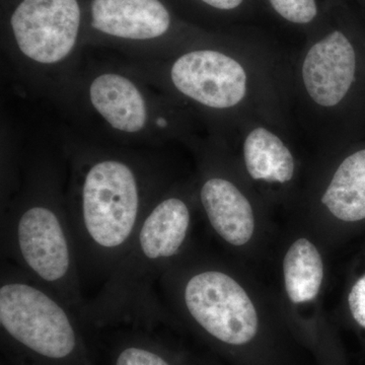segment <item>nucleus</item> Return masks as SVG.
Wrapping results in <instances>:
<instances>
[{
    "label": "nucleus",
    "instance_id": "2",
    "mask_svg": "<svg viewBox=\"0 0 365 365\" xmlns=\"http://www.w3.org/2000/svg\"><path fill=\"white\" fill-rule=\"evenodd\" d=\"M196 199L170 190L150 206L116 267L79 319L93 328L146 327L169 319L158 294L167 269L192 246Z\"/></svg>",
    "mask_w": 365,
    "mask_h": 365
},
{
    "label": "nucleus",
    "instance_id": "10",
    "mask_svg": "<svg viewBox=\"0 0 365 365\" xmlns=\"http://www.w3.org/2000/svg\"><path fill=\"white\" fill-rule=\"evenodd\" d=\"M14 39L24 56L43 66L63 61L78 41V0H23L11 16Z\"/></svg>",
    "mask_w": 365,
    "mask_h": 365
},
{
    "label": "nucleus",
    "instance_id": "14",
    "mask_svg": "<svg viewBox=\"0 0 365 365\" xmlns=\"http://www.w3.org/2000/svg\"><path fill=\"white\" fill-rule=\"evenodd\" d=\"M93 109L115 130L126 134L143 131L148 122V109L138 86L122 74H100L88 90Z\"/></svg>",
    "mask_w": 365,
    "mask_h": 365
},
{
    "label": "nucleus",
    "instance_id": "16",
    "mask_svg": "<svg viewBox=\"0 0 365 365\" xmlns=\"http://www.w3.org/2000/svg\"><path fill=\"white\" fill-rule=\"evenodd\" d=\"M342 312L346 321L365 344V261L355 266L346 284Z\"/></svg>",
    "mask_w": 365,
    "mask_h": 365
},
{
    "label": "nucleus",
    "instance_id": "13",
    "mask_svg": "<svg viewBox=\"0 0 365 365\" xmlns=\"http://www.w3.org/2000/svg\"><path fill=\"white\" fill-rule=\"evenodd\" d=\"M91 26L127 40H151L169 31L170 16L160 0H93Z\"/></svg>",
    "mask_w": 365,
    "mask_h": 365
},
{
    "label": "nucleus",
    "instance_id": "1",
    "mask_svg": "<svg viewBox=\"0 0 365 365\" xmlns=\"http://www.w3.org/2000/svg\"><path fill=\"white\" fill-rule=\"evenodd\" d=\"M245 268L230 256L192 245L160 278L163 304L230 364L294 365L297 341L275 295Z\"/></svg>",
    "mask_w": 365,
    "mask_h": 365
},
{
    "label": "nucleus",
    "instance_id": "6",
    "mask_svg": "<svg viewBox=\"0 0 365 365\" xmlns=\"http://www.w3.org/2000/svg\"><path fill=\"white\" fill-rule=\"evenodd\" d=\"M327 252L306 225L295 230L280 251L275 297L292 337L317 365H346L344 349L325 307Z\"/></svg>",
    "mask_w": 365,
    "mask_h": 365
},
{
    "label": "nucleus",
    "instance_id": "8",
    "mask_svg": "<svg viewBox=\"0 0 365 365\" xmlns=\"http://www.w3.org/2000/svg\"><path fill=\"white\" fill-rule=\"evenodd\" d=\"M365 222V148L327 165L309 194L304 225L330 249Z\"/></svg>",
    "mask_w": 365,
    "mask_h": 365
},
{
    "label": "nucleus",
    "instance_id": "18",
    "mask_svg": "<svg viewBox=\"0 0 365 365\" xmlns=\"http://www.w3.org/2000/svg\"><path fill=\"white\" fill-rule=\"evenodd\" d=\"M206 6L222 11H232L244 6L247 0H200Z\"/></svg>",
    "mask_w": 365,
    "mask_h": 365
},
{
    "label": "nucleus",
    "instance_id": "5",
    "mask_svg": "<svg viewBox=\"0 0 365 365\" xmlns=\"http://www.w3.org/2000/svg\"><path fill=\"white\" fill-rule=\"evenodd\" d=\"M78 314L14 264L0 281V328L19 365H93Z\"/></svg>",
    "mask_w": 365,
    "mask_h": 365
},
{
    "label": "nucleus",
    "instance_id": "9",
    "mask_svg": "<svg viewBox=\"0 0 365 365\" xmlns=\"http://www.w3.org/2000/svg\"><path fill=\"white\" fill-rule=\"evenodd\" d=\"M173 86L192 102L213 111H230L251 97L253 76L241 59L215 49L178 57L170 69Z\"/></svg>",
    "mask_w": 365,
    "mask_h": 365
},
{
    "label": "nucleus",
    "instance_id": "12",
    "mask_svg": "<svg viewBox=\"0 0 365 365\" xmlns=\"http://www.w3.org/2000/svg\"><path fill=\"white\" fill-rule=\"evenodd\" d=\"M242 176L257 193L269 199L289 193L297 181L299 163L289 144L265 125H255L242 139Z\"/></svg>",
    "mask_w": 365,
    "mask_h": 365
},
{
    "label": "nucleus",
    "instance_id": "15",
    "mask_svg": "<svg viewBox=\"0 0 365 365\" xmlns=\"http://www.w3.org/2000/svg\"><path fill=\"white\" fill-rule=\"evenodd\" d=\"M112 365H197L182 353L173 351L146 337L129 338L118 346Z\"/></svg>",
    "mask_w": 365,
    "mask_h": 365
},
{
    "label": "nucleus",
    "instance_id": "11",
    "mask_svg": "<svg viewBox=\"0 0 365 365\" xmlns=\"http://www.w3.org/2000/svg\"><path fill=\"white\" fill-rule=\"evenodd\" d=\"M356 69V51L351 40L341 29H330L313 41L302 55L300 86L317 109L332 112L351 91Z\"/></svg>",
    "mask_w": 365,
    "mask_h": 365
},
{
    "label": "nucleus",
    "instance_id": "3",
    "mask_svg": "<svg viewBox=\"0 0 365 365\" xmlns=\"http://www.w3.org/2000/svg\"><path fill=\"white\" fill-rule=\"evenodd\" d=\"M153 176L126 158L98 157L74 170L67 203L81 279L107 280L158 197Z\"/></svg>",
    "mask_w": 365,
    "mask_h": 365
},
{
    "label": "nucleus",
    "instance_id": "17",
    "mask_svg": "<svg viewBox=\"0 0 365 365\" xmlns=\"http://www.w3.org/2000/svg\"><path fill=\"white\" fill-rule=\"evenodd\" d=\"M280 19L294 26H309L319 16L318 0H267Z\"/></svg>",
    "mask_w": 365,
    "mask_h": 365
},
{
    "label": "nucleus",
    "instance_id": "4",
    "mask_svg": "<svg viewBox=\"0 0 365 365\" xmlns=\"http://www.w3.org/2000/svg\"><path fill=\"white\" fill-rule=\"evenodd\" d=\"M2 252L79 318L86 300L67 207L56 185L34 181L2 218Z\"/></svg>",
    "mask_w": 365,
    "mask_h": 365
},
{
    "label": "nucleus",
    "instance_id": "7",
    "mask_svg": "<svg viewBox=\"0 0 365 365\" xmlns=\"http://www.w3.org/2000/svg\"><path fill=\"white\" fill-rule=\"evenodd\" d=\"M244 179L222 168H209L196 191L208 230L237 260L260 253L271 230L261 197Z\"/></svg>",
    "mask_w": 365,
    "mask_h": 365
}]
</instances>
